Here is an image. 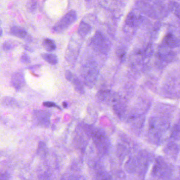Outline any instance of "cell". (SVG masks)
I'll return each instance as SVG.
<instances>
[{
  "mask_svg": "<svg viewBox=\"0 0 180 180\" xmlns=\"http://www.w3.org/2000/svg\"><path fill=\"white\" fill-rule=\"evenodd\" d=\"M1 21H0V24H1Z\"/></svg>",
  "mask_w": 180,
  "mask_h": 180,
  "instance_id": "obj_30",
  "label": "cell"
},
{
  "mask_svg": "<svg viewBox=\"0 0 180 180\" xmlns=\"http://www.w3.org/2000/svg\"><path fill=\"white\" fill-rule=\"evenodd\" d=\"M24 49L25 50L27 51H33V50H32V49H31L30 47L27 46V45H24Z\"/></svg>",
  "mask_w": 180,
  "mask_h": 180,
  "instance_id": "obj_27",
  "label": "cell"
},
{
  "mask_svg": "<svg viewBox=\"0 0 180 180\" xmlns=\"http://www.w3.org/2000/svg\"><path fill=\"white\" fill-rule=\"evenodd\" d=\"M140 22V19L135 13L131 12L129 13L125 20L126 25L129 27H134L139 25Z\"/></svg>",
  "mask_w": 180,
  "mask_h": 180,
  "instance_id": "obj_10",
  "label": "cell"
},
{
  "mask_svg": "<svg viewBox=\"0 0 180 180\" xmlns=\"http://www.w3.org/2000/svg\"><path fill=\"white\" fill-rule=\"evenodd\" d=\"M8 174L6 173H2V174H0V180H8L9 179V178Z\"/></svg>",
  "mask_w": 180,
  "mask_h": 180,
  "instance_id": "obj_26",
  "label": "cell"
},
{
  "mask_svg": "<svg viewBox=\"0 0 180 180\" xmlns=\"http://www.w3.org/2000/svg\"><path fill=\"white\" fill-rule=\"evenodd\" d=\"M15 47L14 42L12 40H6L4 41L2 45L3 50L5 51H8L12 50Z\"/></svg>",
  "mask_w": 180,
  "mask_h": 180,
  "instance_id": "obj_18",
  "label": "cell"
},
{
  "mask_svg": "<svg viewBox=\"0 0 180 180\" xmlns=\"http://www.w3.org/2000/svg\"><path fill=\"white\" fill-rule=\"evenodd\" d=\"M46 150H47V149H46V144L42 142H39L38 149H37L38 154L39 155H41V156H44L46 154Z\"/></svg>",
  "mask_w": 180,
  "mask_h": 180,
  "instance_id": "obj_20",
  "label": "cell"
},
{
  "mask_svg": "<svg viewBox=\"0 0 180 180\" xmlns=\"http://www.w3.org/2000/svg\"><path fill=\"white\" fill-rule=\"evenodd\" d=\"M92 30V27L89 23H87L84 21H81L79 28L77 29V32L82 37H85L89 35Z\"/></svg>",
  "mask_w": 180,
  "mask_h": 180,
  "instance_id": "obj_9",
  "label": "cell"
},
{
  "mask_svg": "<svg viewBox=\"0 0 180 180\" xmlns=\"http://www.w3.org/2000/svg\"><path fill=\"white\" fill-rule=\"evenodd\" d=\"M43 105L46 107H58V106L56 103L52 102H46L43 103Z\"/></svg>",
  "mask_w": 180,
  "mask_h": 180,
  "instance_id": "obj_24",
  "label": "cell"
},
{
  "mask_svg": "<svg viewBox=\"0 0 180 180\" xmlns=\"http://www.w3.org/2000/svg\"><path fill=\"white\" fill-rule=\"evenodd\" d=\"M65 78H66V79L70 81H71V80L72 79L73 77L72 73H71L70 71L68 70L66 71L65 74Z\"/></svg>",
  "mask_w": 180,
  "mask_h": 180,
  "instance_id": "obj_25",
  "label": "cell"
},
{
  "mask_svg": "<svg viewBox=\"0 0 180 180\" xmlns=\"http://www.w3.org/2000/svg\"><path fill=\"white\" fill-rule=\"evenodd\" d=\"M164 41L166 44L170 48H175L180 44V41L177 39V38L170 33H169L166 35Z\"/></svg>",
  "mask_w": 180,
  "mask_h": 180,
  "instance_id": "obj_12",
  "label": "cell"
},
{
  "mask_svg": "<svg viewBox=\"0 0 180 180\" xmlns=\"http://www.w3.org/2000/svg\"><path fill=\"white\" fill-rule=\"evenodd\" d=\"M85 1H87V2H88V1H90V0H85Z\"/></svg>",
  "mask_w": 180,
  "mask_h": 180,
  "instance_id": "obj_29",
  "label": "cell"
},
{
  "mask_svg": "<svg viewBox=\"0 0 180 180\" xmlns=\"http://www.w3.org/2000/svg\"><path fill=\"white\" fill-rule=\"evenodd\" d=\"M26 8L29 12H34L37 8V1L36 0H29L26 5Z\"/></svg>",
  "mask_w": 180,
  "mask_h": 180,
  "instance_id": "obj_17",
  "label": "cell"
},
{
  "mask_svg": "<svg viewBox=\"0 0 180 180\" xmlns=\"http://www.w3.org/2000/svg\"><path fill=\"white\" fill-rule=\"evenodd\" d=\"M11 83L17 90L22 89L25 84V78L22 72H15L11 78Z\"/></svg>",
  "mask_w": 180,
  "mask_h": 180,
  "instance_id": "obj_7",
  "label": "cell"
},
{
  "mask_svg": "<svg viewBox=\"0 0 180 180\" xmlns=\"http://www.w3.org/2000/svg\"><path fill=\"white\" fill-rule=\"evenodd\" d=\"M2 34H3V31H2V29L0 28V37H1Z\"/></svg>",
  "mask_w": 180,
  "mask_h": 180,
  "instance_id": "obj_28",
  "label": "cell"
},
{
  "mask_svg": "<svg viewBox=\"0 0 180 180\" xmlns=\"http://www.w3.org/2000/svg\"><path fill=\"white\" fill-rule=\"evenodd\" d=\"M41 57L46 62L52 65L57 64L58 62V58L54 54L44 53L42 54Z\"/></svg>",
  "mask_w": 180,
  "mask_h": 180,
  "instance_id": "obj_14",
  "label": "cell"
},
{
  "mask_svg": "<svg viewBox=\"0 0 180 180\" xmlns=\"http://www.w3.org/2000/svg\"><path fill=\"white\" fill-rule=\"evenodd\" d=\"M43 46L46 51L48 52L53 51L56 48V45L55 42L49 38H46L43 40Z\"/></svg>",
  "mask_w": 180,
  "mask_h": 180,
  "instance_id": "obj_13",
  "label": "cell"
},
{
  "mask_svg": "<svg viewBox=\"0 0 180 180\" xmlns=\"http://www.w3.org/2000/svg\"><path fill=\"white\" fill-rule=\"evenodd\" d=\"M85 130L93 139L97 150L101 153H107L110 149V143L105 133L102 129L91 126L85 127Z\"/></svg>",
  "mask_w": 180,
  "mask_h": 180,
  "instance_id": "obj_1",
  "label": "cell"
},
{
  "mask_svg": "<svg viewBox=\"0 0 180 180\" xmlns=\"http://www.w3.org/2000/svg\"><path fill=\"white\" fill-rule=\"evenodd\" d=\"M125 51L124 50H120L118 51V56L120 60L121 61H124L125 57Z\"/></svg>",
  "mask_w": 180,
  "mask_h": 180,
  "instance_id": "obj_23",
  "label": "cell"
},
{
  "mask_svg": "<svg viewBox=\"0 0 180 180\" xmlns=\"http://www.w3.org/2000/svg\"><path fill=\"white\" fill-rule=\"evenodd\" d=\"M117 154L120 159H124L126 156V149L125 148L120 145L117 147Z\"/></svg>",
  "mask_w": 180,
  "mask_h": 180,
  "instance_id": "obj_19",
  "label": "cell"
},
{
  "mask_svg": "<svg viewBox=\"0 0 180 180\" xmlns=\"http://www.w3.org/2000/svg\"><path fill=\"white\" fill-rule=\"evenodd\" d=\"M71 81L73 85L77 92H78L80 94H83L84 93L85 90H84V88L83 87V85L82 84L81 81L77 77L73 76Z\"/></svg>",
  "mask_w": 180,
  "mask_h": 180,
  "instance_id": "obj_15",
  "label": "cell"
},
{
  "mask_svg": "<svg viewBox=\"0 0 180 180\" xmlns=\"http://www.w3.org/2000/svg\"><path fill=\"white\" fill-rule=\"evenodd\" d=\"M77 15L76 11L71 10L66 13L53 28V31L58 33H62L76 22Z\"/></svg>",
  "mask_w": 180,
  "mask_h": 180,
  "instance_id": "obj_2",
  "label": "cell"
},
{
  "mask_svg": "<svg viewBox=\"0 0 180 180\" xmlns=\"http://www.w3.org/2000/svg\"><path fill=\"white\" fill-rule=\"evenodd\" d=\"M113 108L114 112L119 117H122L125 111V105L124 102H122L120 98L113 104Z\"/></svg>",
  "mask_w": 180,
  "mask_h": 180,
  "instance_id": "obj_11",
  "label": "cell"
},
{
  "mask_svg": "<svg viewBox=\"0 0 180 180\" xmlns=\"http://www.w3.org/2000/svg\"><path fill=\"white\" fill-rule=\"evenodd\" d=\"M97 97L102 102L106 103H112L113 104L120 98L116 93L110 90L99 91L97 94Z\"/></svg>",
  "mask_w": 180,
  "mask_h": 180,
  "instance_id": "obj_6",
  "label": "cell"
},
{
  "mask_svg": "<svg viewBox=\"0 0 180 180\" xmlns=\"http://www.w3.org/2000/svg\"><path fill=\"white\" fill-rule=\"evenodd\" d=\"M10 33L11 35L15 37L25 39L27 41H31L32 40L31 37L27 33V31L21 27L13 26L10 29Z\"/></svg>",
  "mask_w": 180,
  "mask_h": 180,
  "instance_id": "obj_8",
  "label": "cell"
},
{
  "mask_svg": "<svg viewBox=\"0 0 180 180\" xmlns=\"http://www.w3.org/2000/svg\"><path fill=\"white\" fill-rule=\"evenodd\" d=\"M91 44L95 50L106 53L110 49V42L100 32H96L91 39Z\"/></svg>",
  "mask_w": 180,
  "mask_h": 180,
  "instance_id": "obj_3",
  "label": "cell"
},
{
  "mask_svg": "<svg viewBox=\"0 0 180 180\" xmlns=\"http://www.w3.org/2000/svg\"><path fill=\"white\" fill-rule=\"evenodd\" d=\"M99 76V71L94 66H87L83 72L84 83L89 88L93 87L96 83Z\"/></svg>",
  "mask_w": 180,
  "mask_h": 180,
  "instance_id": "obj_4",
  "label": "cell"
},
{
  "mask_svg": "<svg viewBox=\"0 0 180 180\" xmlns=\"http://www.w3.org/2000/svg\"><path fill=\"white\" fill-rule=\"evenodd\" d=\"M34 118L37 124L42 126L48 127L50 123V113L41 110H36L34 113Z\"/></svg>",
  "mask_w": 180,
  "mask_h": 180,
  "instance_id": "obj_5",
  "label": "cell"
},
{
  "mask_svg": "<svg viewBox=\"0 0 180 180\" xmlns=\"http://www.w3.org/2000/svg\"><path fill=\"white\" fill-rule=\"evenodd\" d=\"M21 63L23 64H29L31 63V59L28 54L26 52H23L20 58Z\"/></svg>",
  "mask_w": 180,
  "mask_h": 180,
  "instance_id": "obj_22",
  "label": "cell"
},
{
  "mask_svg": "<svg viewBox=\"0 0 180 180\" xmlns=\"http://www.w3.org/2000/svg\"><path fill=\"white\" fill-rule=\"evenodd\" d=\"M96 179L97 180H110L112 177L108 173L106 172H99L96 175Z\"/></svg>",
  "mask_w": 180,
  "mask_h": 180,
  "instance_id": "obj_21",
  "label": "cell"
},
{
  "mask_svg": "<svg viewBox=\"0 0 180 180\" xmlns=\"http://www.w3.org/2000/svg\"><path fill=\"white\" fill-rule=\"evenodd\" d=\"M2 103L3 105L5 106L6 107H17L18 105L17 100L14 99V98L11 97H5L3 98V99L2 100Z\"/></svg>",
  "mask_w": 180,
  "mask_h": 180,
  "instance_id": "obj_16",
  "label": "cell"
}]
</instances>
